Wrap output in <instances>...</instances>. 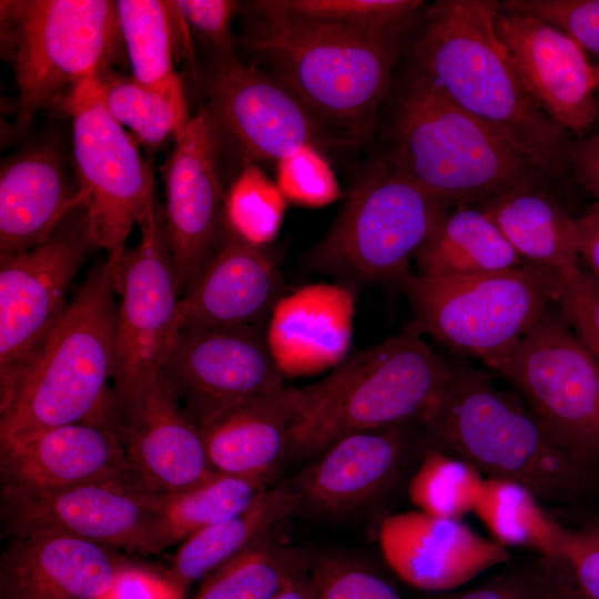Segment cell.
<instances>
[{
	"label": "cell",
	"mask_w": 599,
	"mask_h": 599,
	"mask_svg": "<svg viewBox=\"0 0 599 599\" xmlns=\"http://www.w3.org/2000/svg\"><path fill=\"white\" fill-rule=\"evenodd\" d=\"M484 480L471 464L433 445L425 450L407 491L418 510L461 520L474 512Z\"/></svg>",
	"instance_id": "cell-36"
},
{
	"label": "cell",
	"mask_w": 599,
	"mask_h": 599,
	"mask_svg": "<svg viewBox=\"0 0 599 599\" xmlns=\"http://www.w3.org/2000/svg\"><path fill=\"white\" fill-rule=\"evenodd\" d=\"M500 9L495 0L436 2L414 48L415 68L546 175H559L569 165L567 131L526 90L496 31Z\"/></svg>",
	"instance_id": "cell-1"
},
{
	"label": "cell",
	"mask_w": 599,
	"mask_h": 599,
	"mask_svg": "<svg viewBox=\"0 0 599 599\" xmlns=\"http://www.w3.org/2000/svg\"><path fill=\"white\" fill-rule=\"evenodd\" d=\"M265 9L398 37L423 1L418 0H263Z\"/></svg>",
	"instance_id": "cell-37"
},
{
	"label": "cell",
	"mask_w": 599,
	"mask_h": 599,
	"mask_svg": "<svg viewBox=\"0 0 599 599\" xmlns=\"http://www.w3.org/2000/svg\"><path fill=\"white\" fill-rule=\"evenodd\" d=\"M133 471L115 432L75 423L0 450L1 499L62 489Z\"/></svg>",
	"instance_id": "cell-23"
},
{
	"label": "cell",
	"mask_w": 599,
	"mask_h": 599,
	"mask_svg": "<svg viewBox=\"0 0 599 599\" xmlns=\"http://www.w3.org/2000/svg\"><path fill=\"white\" fill-rule=\"evenodd\" d=\"M597 524H599V521H597Z\"/></svg>",
	"instance_id": "cell-53"
},
{
	"label": "cell",
	"mask_w": 599,
	"mask_h": 599,
	"mask_svg": "<svg viewBox=\"0 0 599 599\" xmlns=\"http://www.w3.org/2000/svg\"><path fill=\"white\" fill-rule=\"evenodd\" d=\"M91 246L83 212L43 244L0 254V397L63 317L68 292Z\"/></svg>",
	"instance_id": "cell-14"
},
{
	"label": "cell",
	"mask_w": 599,
	"mask_h": 599,
	"mask_svg": "<svg viewBox=\"0 0 599 599\" xmlns=\"http://www.w3.org/2000/svg\"><path fill=\"white\" fill-rule=\"evenodd\" d=\"M451 205L380 160L355 184L305 263L313 271L353 282L399 286Z\"/></svg>",
	"instance_id": "cell-8"
},
{
	"label": "cell",
	"mask_w": 599,
	"mask_h": 599,
	"mask_svg": "<svg viewBox=\"0 0 599 599\" xmlns=\"http://www.w3.org/2000/svg\"><path fill=\"white\" fill-rule=\"evenodd\" d=\"M110 427L140 481L158 497L185 491L217 474L199 427L161 370L112 394Z\"/></svg>",
	"instance_id": "cell-17"
},
{
	"label": "cell",
	"mask_w": 599,
	"mask_h": 599,
	"mask_svg": "<svg viewBox=\"0 0 599 599\" xmlns=\"http://www.w3.org/2000/svg\"><path fill=\"white\" fill-rule=\"evenodd\" d=\"M505 378L576 459L599 461V362L556 303L507 352L485 364Z\"/></svg>",
	"instance_id": "cell-10"
},
{
	"label": "cell",
	"mask_w": 599,
	"mask_h": 599,
	"mask_svg": "<svg viewBox=\"0 0 599 599\" xmlns=\"http://www.w3.org/2000/svg\"><path fill=\"white\" fill-rule=\"evenodd\" d=\"M174 140L165 163L164 229L181 296L207 265L227 227L222 145L202 106Z\"/></svg>",
	"instance_id": "cell-16"
},
{
	"label": "cell",
	"mask_w": 599,
	"mask_h": 599,
	"mask_svg": "<svg viewBox=\"0 0 599 599\" xmlns=\"http://www.w3.org/2000/svg\"><path fill=\"white\" fill-rule=\"evenodd\" d=\"M270 486L217 473L185 491L161 499L160 551L247 509Z\"/></svg>",
	"instance_id": "cell-33"
},
{
	"label": "cell",
	"mask_w": 599,
	"mask_h": 599,
	"mask_svg": "<svg viewBox=\"0 0 599 599\" xmlns=\"http://www.w3.org/2000/svg\"><path fill=\"white\" fill-rule=\"evenodd\" d=\"M286 201L257 165L247 166L227 191L226 227L248 243L265 247L278 234Z\"/></svg>",
	"instance_id": "cell-38"
},
{
	"label": "cell",
	"mask_w": 599,
	"mask_h": 599,
	"mask_svg": "<svg viewBox=\"0 0 599 599\" xmlns=\"http://www.w3.org/2000/svg\"><path fill=\"white\" fill-rule=\"evenodd\" d=\"M161 497L134 471L80 485L1 499V522L10 537L62 535L114 550L156 554Z\"/></svg>",
	"instance_id": "cell-13"
},
{
	"label": "cell",
	"mask_w": 599,
	"mask_h": 599,
	"mask_svg": "<svg viewBox=\"0 0 599 599\" xmlns=\"http://www.w3.org/2000/svg\"><path fill=\"white\" fill-rule=\"evenodd\" d=\"M81 205L57 146L40 143L6 160L0 171V254L43 244Z\"/></svg>",
	"instance_id": "cell-26"
},
{
	"label": "cell",
	"mask_w": 599,
	"mask_h": 599,
	"mask_svg": "<svg viewBox=\"0 0 599 599\" xmlns=\"http://www.w3.org/2000/svg\"><path fill=\"white\" fill-rule=\"evenodd\" d=\"M185 23L213 50L214 57L235 53L231 21L241 4L232 0H176Z\"/></svg>",
	"instance_id": "cell-43"
},
{
	"label": "cell",
	"mask_w": 599,
	"mask_h": 599,
	"mask_svg": "<svg viewBox=\"0 0 599 599\" xmlns=\"http://www.w3.org/2000/svg\"><path fill=\"white\" fill-rule=\"evenodd\" d=\"M539 501L519 483L485 477L474 512L500 545L529 548L541 559L560 561L566 528L551 519Z\"/></svg>",
	"instance_id": "cell-32"
},
{
	"label": "cell",
	"mask_w": 599,
	"mask_h": 599,
	"mask_svg": "<svg viewBox=\"0 0 599 599\" xmlns=\"http://www.w3.org/2000/svg\"><path fill=\"white\" fill-rule=\"evenodd\" d=\"M318 599H403L374 569L348 558L325 556L309 561Z\"/></svg>",
	"instance_id": "cell-39"
},
{
	"label": "cell",
	"mask_w": 599,
	"mask_h": 599,
	"mask_svg": "<svg viewBox=\"0 0 599 599\" xmlns=\"http://www.w3.org/2000/svg\"><path fill=\"white\" fill-rule=\"evenodd\" d=\"M114 273L92 270L42 347L0 397V450L53 427H110L114 332Z\"/></svg>",
	"instance_id": "cell-4"
},
{
	"label": "cell",
	"mask_w": 599,
	"mask_h": 599,
	"mask_svg": "<svg viewBox=\"0 0 599 599\" xmlns=\"http://www.w3.org/2000/svg\"><path fill=\"white\" fill-rule=\"evenodd\" d=\"M139 226L141 240L126 250L116 282L113 395L159 373L179 333L181 294L158 203Z\"/></svg>",
	"instance_id": "cell-15"
},
{
	"label": "cell",
	"mask_w": 599,
	"mask_h": 599,
	"mask_svg": "<svg viewBox=\"0 0 599 599\" xmlns=\"http://www.w3.org/2000/svg\"><path fill=\"white\" fill-rule=\"evenodd\" d=\"M273 599H318L308 571L294 578Z\"/></svg>",
	"instance_id": "cell-50"
},
{
	"label": "cell",
	"mask_w": 599,
	"mask_h": 599,
	"mask_svg": "<svg viewBox=\"0 0 599 599\" xmlns=\"http://www.w3.org/2000/svg\"><path fill=\"white\" fill-rule=\"evenodd\" d=\"M407 425L358 432L331 444L291 484L301 506L345 514L384 494L405 464L410 443Z\"/></svg>",
	"instance_id": "cell-25"
},
{
	"label": "cell",
	"mask_w": 599,
	"mask_h": 599,
	"mask_svg": "<svg viewBox=\"0 0 599 599\" xmlns=\"http://www.w3.org/2000/svg\"><path fill=\"white\" fill-rule=\"evenodd\" d=\"M106 599H184V593L165 573L132 562L122 571Z\"/></svg>",
	"instance_id": "cell-46"
},
{
	"label": "cell",
	"mask_w": 599,
	"mask_h": 599,
	"mask_svg": "<svg viewBox=\"0 0 599 599\" xmlns=\"http://www.w3.org/2000/svg\"><path fill=\"white\" fill-rule=\"evenodd\" d=\"M398 288L413 314L406 331L486 364L511 348L556 302L558 276L526 263L464 276L412 272Z\"/></svg>",
	"instance_id": "cell-7"
},
{
	"label": "cell",
	"mask_w": 599,
	"mask_h": 599,
	"mask_svg": "<svg viewBox=\"0 0 599 599\" xmlns=\"http://www.w3.org/2000/svg\"><path fill=\"white\" fill-rule=\"evenodd\" d=\"M281 292L274 257L227 230L207 265L180 297L177 329L265 328Z\"/></svg>",
	"instance_id": "cell-21"
},
{
	"label": "cell",
	"mask_w": 599,
	"mask_h": 599,
	"mask_svg": "<svg viewBox=\"0 0 599 599\" xmlns=\"http://www.w3.org/2000/svg\"><path fill=\"white\" fill-rule=\"evenodd\" d=\"M560 562L586 595L599 599V524L566 528Z\"/></svg>",
	"instance_id": "cell-44"
},
{
	"label": "cell",
	"mask_w": 599,
	"mask_h": 599,
	"mask_svg": "<svg viewBox=\"0 0 599 599\" xmlns=\"http://www.w3.org/2000/svg\"><path fill=\"white\" fill-rule=\"evenodd\" d=\"M479 207L525 262L558 275L582 266L577 219L537 184L493 196Z\"/></svg>",
	"instance_id": "cell-28"
},
{
	"label": "cell",
	"mask_w": 599,
	"mask_h": 599,
	"mask_svg": "<svg viewBox=\"0 0 599 599\" xmlns=\"http://www.w3.org/2000/svg\"><path fill=\"white\" fill-rule=\"evenodd\" d=\"M161 372L194 422L219 405L284 386L263 327L179 331Z\"/></svg>",
	"instance_id": "cell-18"
},
{
	"label": "cell",
	"mask_w": 599,
	"mask_h": 599,
	"mask_svg": "<svg viewBox=\"0 0 599 599\" xmlns=\"http://www.w3.org/2000/svg\"><path fill=\"white\" fill-rule=\"evenodd\" d=\"M531 570L545 599H593L579 589L560 562L540 559Z\"/></svg>",
	"instance_id": "cell-48"
},
{
	"label": "cell",
	"mask_w": 599,
	"mask_h": 599,
	"mask_svg": "<svg viewBox=\"0 0 599 599\" xmlns=\"http://www.w3.org/2000/svg\"><path fill=\"white\" fill-rule=\"evenodd\" d=\"M300 400L298 387L219 405L196 422L212 469L271 487L287 458Z\"/></svg>",
	"instance_id": "cell-24"
},
{
	"label": "cell",
	"mask_w": 599,
	"mask_h": 599,
	"mask_svg": "<svg viewBox=\"0 0 599 599\" xmlns=\"http://www.w3.org/2000/svg\"><path fill=\"white\" fill-rule=\"evenodd\" d=\"M593 73L596 79V87L599 88V65L593 67Z\"/></svg>",
	"instance_id": "cell-52"
},
{
	"label": "cell",
	"mask_w": 599,
	"mask_h": 599,
	"mask_svg": "<svg viewBox=\"0 0 599 599\" xmlns=\"http://www.w3.org/2000/svg\"><path fill=\"white\" fill-rule=\"evenodd\" d=\"M445 373V359L406 329L353 354L325 378L298 387L287 458L319 455L349 434L418 424Z\"/></svg>",
	"instance_id": "cell-6"
},
{
	"label": "cell",
	"mask_w": 599,
	"mask_h": 599,
	"mask_svg": "<svg viewBox=\"0 0 599 599\" xmlns=\"http://www.w3.org/2000/svg\"><path fill=\"white\" fill-rule=\"evenodd\" d=\"M387 162L450 203L486 201L546 173L414 68L397 97Z\"/></svg>",
	"instance_id": "cell-5"
},
{
	"label": "cell",
	"mask_w": 599,
	"mask_h": 599,
	"mask_svg": "<svg viewBox=\"0 0 599 599\" xmlns=\"http://www.w3.org/2000/svg\"><path fill=\"white\" fill-rule=\"evenodd\" d=\"M207 74L209 110L221 141L243 169L277 162L305 146L356 145L315 113L270 72L246 64L236 53L214 57Z\"/></svg>",
	"instance_id": "cell-12"
},
{
	"label": "cell",
	"mask_w": 599,
	"mask_h": 599,
	"mask_svg": "<svg viewBox=\"0 0 599 599\" xmlns=\"http://www.w3.org/2000/svg\"><path fill=\"white\" fill-rule=\"evenodd\" d=\"M103 103L110 115L143 146L155 151L170 138L181 132L191 116L169 98L148 88L132 75L112 68L97 74Z\"/></svg>",
	"instance_id": "cell-35"
},
{
	"label": "cell",
	"mask_w": 599,
	"mask_h": 599,
	"mask_svg": "<svg viewBox=\"0 0 599 599\" xmlns=\"http://www.w3.org/2000/svg\"><path fill=\"white\" fill-rule=\"evenodd\" d=\"M417 273L464 276L506 271L525 262L480 207L457 204L417 252Z\"/></svg>",
	"instance_id": "cell-30"
},
{
	"label": "cell",
	"mask_w": 599,
	"mask_h": 599,
	"mask_svg": "<svg viewBox=\"0 0 599 599\" xmlns=\"http://www.w3.org/2000/svg\"><path fill=\"white\" fill-rule=\"evenodd\" d=\"M354 300L341 286L317 284L282 297L266 328L270 348L283 375L336 367L352 341Z\"/></svg>",
	"instance_id": "cell-27"
},
{
	"label": "cell",
	"mask_w": 599,
	"mask_h": 599,
	"mask_svg": "<svg viewBox=\"0 0 599 599\" xmlns=\"http://www.w3.org/2000/svg\"><path fill=\"white\" fill-rule=\"evenodd\" d=\"M435 599H545L535 575L529 570H511L496 575L480 585L448 591Z\"/></svg>",
	"instance_id": "cell-45"
},
{
	"label": "cell",
	"mask_w": 599,
	"mask_h": 599,
	"mask_svg": "<svg viewBox=\"0 0 599 599\" xmlns=\"http://www.w3.org/2000/svg\"><path fill=\"white\" fill-rule=\"evenodd\" d=\"M300 507V496L291 484L268 487L244 511L183 540L166 578L185 595L191 585L272 535Z\"/></svg>",
	"instance_id": "cell-29"
},
{
	"label": "cell",
	"mask_w": 599,
	"mask_h": 599,
	"mask_svg": "<svg viewBox=\"0 0 599 599\" xmlns=\"http://www.w3.org/2000/svg\"><path fill=\"white\" fill-rule=\"evenodd\" d=\"M418 424L434 446L486 477L519 483L539 500L569 502L592 487L593 468L569 454L516 392L456 355Z\"/></svg>",
	"instance_id": "cell-2"
},
{
	"label": "cell",
	"mask_w": 599,
	"mask_h": 599,
	"mask_svg": "<svg viewBox=\"0 0 599 599\" xmlns=\"http://www.w3.org/2000/svg\"><path fill=\"white\" fill-rule=\"evenodd\" d=\"M98 74V73H97ZM97 74L69 91L73 164L89 235L106 253L115 286L126 240L156 204L151 166L138 142L108 112Z\"/></svg>",
	"instance_id": "cell-11"
},
{
	"label": "cell",
	"mask_w": 599,
	"mask_h": 599,
	"mask_svg": "<svg viewBox=\"0 0 599 599\" xmlns=\"http://www.w3.org/2000/svg\"><path fill=\"white\" fill-rule=\"evenodd\" d=\"M242 45L315 113L359 144L372 138L398 37L297 17L252 2Z\"/></svg>",
	"instance_id": "cell-3"
},
{
	"label": "cell",
	"mask_w": 599,
	"mask_h": 599,
	"mask_svg": "<svg viewBox=\"0 0 599 599\" xmlns=\"http://www.w3.org/2000/svg\"><path fill=\"white\" fill-rule=\"evenodd\" d=\"M501 7L542 19L599 53V0H507Z\"/></svg>",
	"instance_id": "cell-41"
},
{
	"label": "cell",
	"mask_w": 599,
	"mask_h": 599,
	"mask_svg": "<svg viewBox=\"0 0 599 599\" xmlns=\"http://www.w3.org/2000/svg\"><path fill=\"white\" fill-rule=\"evenodd\" d=\"M276 184L286 200L309 207L329 204L339 196L331 164L312 145L277 162Z\"/></svg>",
	"instance_id": "cell-40"
},
{
	"label": "cell",
	"mask_w": 599,
	"mask_h": 599,
	"mask_svg": "<svg viewBox=\"0 0 599 599\" xmlns=\"http://www.w3.org/2000/svg\"><path fill=\"white\" fill-rule=\"evenodd\" d=\"M496 31L526 90L566 131L583 135L596 123V79L586 50L559 28L501 7Z\"/></svg>",
	"instance_id": "cell-19"
},
{
	"label": "cell",
	"mask_w": 599,
	"mask_h": 599,
	"mask_svg": "<svg viewBox=\"0 0 599 599\" xmlns=\"http://www.w3.org/2000/svg\"><path fill=\"white\" fill-rule=\"evenodd\" d=\"M595 97H596V102H597V108H598L597 119H596L595 125H597L599 128V88L596 90ZM598 133H599V131H598Z\"/></svg>",
	"instance_id": "cell-51"
},
{
	"label": "cell",
	"mask_w": 599,
	"mask_h": 599,
	"mask_svg": "<svg viewBox=\"0 0 599 599\" xmlns=\"http://www.w3.org/2000/svg\"><path fill=\"white\" fill-rule=\"evenodd\" d=\"M578 246L586 270L599 282V203L577 219Z\"/></svg>",
	"instance_id": "cell-49"
},
{
	"label": "cell",
	"mask_w": 599,
	"mask_h": 599,
	"mask_svg": "<svg viewBox=\"0 0 599 599\" xmlns=\"http://www.w3.org/2000/svg\"><path fill=\"white\" fill-rule=\"evenodd\" d=\"M308 569L306 557L270 535L210 573L191 599H273Z\"/></svg>",
	"instance_id": "cell-34"
},
{
	"label": "cell",
	"mask_w": 599,
	"mask_h": 599,
	"mask_svg": "<svg viewBox=\"0 0 599 599\" xmlns=\"http://www.w3.org/2000/svg\"><path fill=\"white\" fill-rule=\"evenodd\" d=\"M0 9L1 49L13 67L20 129L59 91L123 58L116 1L2 0Z\"/></svg>",
	"instance_id": "cell-9"
},
{
	"label": "cell",
	"mask_w": 599,
	"mask_h": 599,
	"mask_svg": "<svg viewBox=\"0 0 599 599\" xmlns=\"http://www.w3.org/2000/svg\"><path fill=\"white\" fill-rule=\"evenodd\" d=\"M116 12L132 77L189 113L173 60V2L119 0Z\"/></svg>",
	"instance_id": "cell-31"
},
{
	"label": "cell",
	"mask_w": 599,
	"mask_h": 599,
	"mask_svg": "<svg viewBox=\"0 0 599 599\" xmlns=\"http://www.w3.org/2000/svg\"><path fill=\"white\" fill-rule=\"evenodd\" d=\"M569 166L575 181L599 203V133L571 144Z\"/></svg>",
	"instance_id": "cell-47"
},
{
	"label": "cell",
	"mask_w": 599,
	"mask_h": 599,
	"mask_svg": "<svg viewBox=\"0 0 599 599\" xmlns=\"http://www.w3.org/2000/svg\"><path fill=\"white\" fill-rule=\"evenodd\" d=\"M131 564L74 537H10L0 557V599H106Z\"/></svg>",
	"instance_id": "cell-22"
},
{
	"label": "cell",
	"mask_w": 599,
	"mask_h": 599,
	"mask_svg": "<svg viewBox=\"0 0 599 599\" xmlns=\"http://www.w3.org/2000/svg\"><path fill=\"white\" fill-rule=\"evenodd\" d=\"M379 545L390 569L406 583L448 592L511 559L507 547L459 519L415 509L387 516Z\"/></svg>",
	"instance_id": "cell-20"
},
{
	"label": "cell",
	"mask_w": 599,
	"mask_h": 599,
	"mask_svg": "<svg viewBox=\"0 0 599 599\" xmlns=\"http://www.w3.org/2000/svg\"><path fill=\"white\" fill-rule=\"evenodd\" d=\"M557 276L555 303L599 362V282L583 266Z\"/></svg>",
	"instance_id": "cell-42"
}]
</instances>
